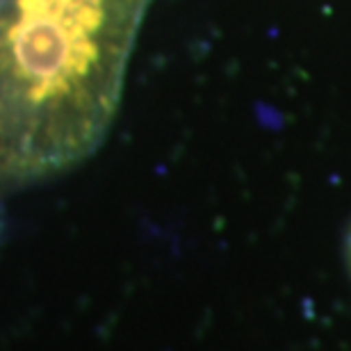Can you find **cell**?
<instances>
[{
	"label": "cell",
	"instance_id": "1",
	"mask_svg": "<svg viewBox=\"0 0 351 351\" xmlns=\"http://www.w3.org/2000/svg\"><path fill=\"white\" fill-rule=\"evenodd\" d=\"M149 0H0V187L103 144Z\"/></svg>",
	"mask_w": 351,
	"mask_h": 351
},
{
	"label": "cell",
	"instance_id": "2",
	"mask_svg": "<svg viewBox=\"0 0 351 351\" xmlns=\"http://www.w3.org/2000/svg\"><path fill=\"white\" fill-rule=\"evenodd\" d=\"M345 263H347V269H349V276H351V221H349V228H347V235H345Z\"/></svg>",
	"mask_w": 351,
	"mask_h": 351
}]
</instances>
